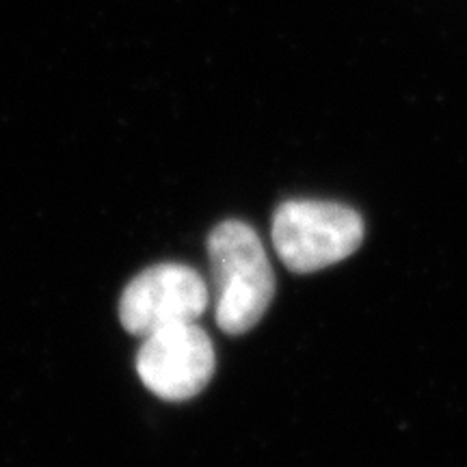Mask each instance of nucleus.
Here are the masks:
<instances>
[{
	"mask_svg": "<svg viewBox=\"0 0 467 467\" xmlns=\"http://www.w3.org/2000/svg\"><path fill=\"white\" fill-rule=\"evenodd\" d=\"M208 303V285L195 268L165 262L145 268L126 285L119 320L128 334L145 337L165 327L195 323Z\"/></svg>",
	"mask_w": 467,
	"mask_h": 467,
	"instance_id": "nucleus-3",
	"label": "nucleus"
},
{
	"mask_svg": "<svg viewBox=\"0 0 467 467\" xmlns=\"http://www.w3.org/2000/svg\"><path fill=\"white\" fill-rule=\"evenodd\" d=\"M273 244L290 271L317 273L347 260L364 241V221L336 202L290 200L273 214Z\"/></svg>",
	"mask_w": 467,
	"mask_h": 467,
	"instance_id": "nucleus-2",
	"label": "nucleus"
},
{
	"mask_svg": "<svg viewBox=\"0 0 467 467\" xmlns=\"http://www.w3.org/2000/svg\"><path fill=\"white\" fill-rule=\"evenodd\" d=\"M137 372L145 388L162 400H189L214 375V347L197 323L171 325L141 337Z\"/></svg>",
	"mask_w": 467,
	"mask_h": 467,
	"instance_id": "nucleus-4",
	"label": "nucleus"
},
{
	"mask_svg": "<svg viewBox=\"0 0 467 467\" xmlns=\"http://www.w3.org/2000/svg\"><path fill=\"white\" fill-rule=\"evenodd\" d=\"M214 284V320L230 336L260 323L275 296V275L255 230L243 221H223L208 238Z\"/></svg>",
	"mask_w": 467,
	"mask_h": 467,
	"instance_id": "nucleus-1",
	"label": "nucleus"
}]
</instances>
